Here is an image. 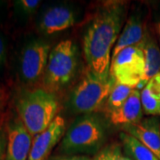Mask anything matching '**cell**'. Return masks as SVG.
I'll return each mask as SVG.
<instances>
[{
  "label": "cell",
  "instance_id": "52a82bcc",
  "mask_svg": "<svg viewBox=\"0 0 160 160\" xmlns=\"http://www.w3.org/2000/svg\"><path fill=\"white\" fill-rule=\"evenodd\" d=\"M51 46L43 39H32L23 46L19 62L22 79L26 84H35L44 77Z\"/></svg>",
  "mask_w": 160,
  "mask_h": 160
},
{
  "label": "cell",
  "instance_id": "9a60e30c",
  "mask_svg": "<svg viewBox=\"0 0 160 160\" xmlns=\"http://www.w3.org/2000/svg\"><path fill=\"white\" fill-rule=\"evenodd\" d=\"M140 46L142 49L145 58V83H147L151 78L160 73V46L149 30H147L145 38Z\"/></svg>",
  "mask_w": 160,
  "mask_h": 160
},
{
  "label": "cell",
  "instance_id": "3957f363",
  "mask_svg": "<svg viewBox=\"0 0 160 160\" xmlns=\"http://www.w3.org/2000/svg\"><path fill=\"white\" fill-rule=\"evenodd\" d=\"M116 80L109 72L97 74L88 66L69 98V107L76 114H93L103 109Z\"/></svg>",
  "mask_w": 160,
  "mask_h": 160
},
{
  "label": "cell",
  "instance_id": "e0dca14e",
  "mask_svg": "<svg viewBox=\"0 0 160 160\" xmlns=\"http://www.w3.org/2000/svg\"><path fill=\"white\" fill-rule=\"evenodd\" d=\"M132 91V88L131 87H128L116 82V85L110 92L102 109L109 115L115 110L118 109L126 102V100L130 96Z\"/></svg>",
  "mask_w": 160,
  "mask_h": 160
},
{
  "label": "cell",
  "instance_id": "7c38bea8",
  "mask_svg": "<svg viewBox=\"0 0 160 160\" xmlns=\"http://www.w3.org/2000/svg\"><path fill=\"white\" fill-rule=\"evenodd\" d=\"M142 16L138 13L132 14L126 21L112 51L111 59L127 47L141 46L147 33Z\"/></svg>",
  "mask_w": 160,
  "mask_h": 160
},
{
  "label": "cell",
  "instance_id": "7402d4cb",
  "mask_svg": "<svg viewBox=\"0 0 160 160\" xmlns=\"http://www.w3.org/2000/svg\"><path fill=\"white\" fill-rule=\"evenodd\" d=\"M5 138L3 132L0 130V160L6 159V153H5Z\"/></svg>",
  "mask_w": 160,
  "mask_h": 160
},
{
  "label": "cell",
  "instance_id": "ba28073f",
  "mask_svg": "<svg viewBox=\"0 0 160 160\" xmlns=\"http://www.w3.org/2000/svg\"><path fill=\"white\" fill-rule=\"evenodd\" d=\"M77 19V12L72 6L65 4L53 5L41 14L38 29L45 35L56 34L73 27Z\"/></svg>",
  "mask_w": 160,
  "mask_h": 160
},
{
  "label": "cell",
  "instance_id": "44dd1931",
  "mask_svg": "<svg viewBox=\"0 0 160 160\" xmlns=\"http://www.w3.org/2000/svg\"><path fill=\"white\" fill-rule=\"evenodd\" d=\"M6 58V48L5 40L0 34V67L5 63Z\"/></svg>",
  "mask_w": 160,
  "mask_h": 160
},
{
  "label": "cell",
  "instance_id": "ac0fdd59",
  "mask_svg": "<svg viewBox=\"0 0 160 160\" xmlns=\"http://www.w3.org/2000/svg\"><path fill=\"white\" fill-rule=\"evenodd\" d=\"M92 160H132L122 152L118 144H112L98 152Z\"/></svg>",
  "mask_w": 160,
  "mask_h": 160
},
{
  "label": "cell",
  "instance_id": "8992f818",
  "mask_svg": "<svg viewBox=\"0 0 160 160\" xmlns=\"http://www.w3.org/2000/svg\"><path fill=\"white\" fill-rule=\"evenodd\" d=\"M109 74L117 83L132 89H142L146 85V64L142 47H127L112 58Z\"/></svg>",
  "mask_w": 160,
  "mask_h": 160
},
{
  "label": "cell",
  "instance_id": "5bb4252c",
  "mask_svg": "<svg viewBox=\"0 0 160 160\" xmlns=\"http://www.w3.org/2000/svg\"><path fill=\"white\" fill-rule=\"evenodd\" d=\"M141 98L144 114L160 117V73L146 83L141 91Z\"/></svg>",
  "mask_w": 160,
  "mask_h": 160
},
{
  "label": "cell",
  "instance_id": "603a6c76",
  "mask_svg": "<svg viewBox=\"0 0 160 160\" xmlns=\"http://www.w3.org/2000/svg\"><path fill=\"white\" fill-rule=\"evenodd\" d=\"M155 28L157 30V33L158 35V38H159V43H160V13L158 15V17L156 18V21H155Z\"/></svg>",
  "mask_w": 160,
  "mask_h": 160
},
{
  "label": "cell",
  "instance_id": "9c48e42d",
  "mask_svg": "<svg viewBox=\"0 0 160 160\" xmlns=\"http://www.w3.org/2000/svg\"><path fill=\"white\" fill-rule=\"evenodd\" d=\"M65 121L57 116L46 130L33 137L28 160H48L53 148L64 136Z\"/></svg>",
  "mask_w": 160,
  "mask_h": 160
},
{
  "label": "cell",
  "instance_id": "30bf717a",
  "mask_svg": "<svg viewBox=\"0 0 160 160\" xmlns=\"http://www.w3.org/2000/svg\"><path fill=\"white\" fill-rule=\"evenodd\" d=\"M32 141V135L21 119L12 120L7 129L5 160H28Z\"/></svg>",
  "mask_w": 160,
  "mask_h": 160
},
{
  "label": "cell",
  "instance_id": "8fae6325",
  "mask_svg": "<svg viewBox=\"0 0 160 160\" xmlns=\"http://www.w3.org/2000/svg\"><path fill=\"white\" fill-rule=\"evenodd\" d=\"M123 132L134 137L150 149L160 160V118H143L136 124L121 127Z\"/></svg>",
  "mask_w": 160,
  "mask_h": 160
},
{
  "label": "cell",
  "instance_id": "4fadbf2b",
  "mask_svg": "<svg viewBox=\"0 0 160 160\" xmlns=\"http://www.w3.org/2000/svg\"><path fill=\"white\" fill-rule=\"evenodd\" d=\"M143 114L141 90L132 89L126 102L109 116L113 125L123 127L140 122L143 118Z\"/></svg>",
  "mask_w": 160,
  "mask_h": 160
},
{
  "label": "cell",
  "instance_id": "7a4b0ae2",
  "mask_svg": "<svg viewBox=\"0 0 160 160\" xmlns=\"http://www.w3.org/2000/svg\"><path fill=\"white\" fill-rule=\"evenodd\" d=\"M58 106L55 93L45 88L23 92L16 102L19 118L32 137L51 125L57 117Z\"/></svg>",
  "mask_w": 160,
  "mask_h": 160
},
{
  "label": "cell",
  "instance_id": "d6986e66",
  "mask_svg": "<svg viewBox=\"0 0 160 160\" xmlns=\"http://www.w3.org/2000/svg\"><path fill=\"white\" fill-rule=\"evenodd\" d=\"M15 6L21 14L29 16L33 14L35 12L41 5V1L39 0H19L15 1Z\"/></svg>",
  "mask_w": 160,
  "mask_h": 160
},
{
  "label": "cell",
  "instance_id": "ffe728a7",
  "mask_svg": "<svg viewBox=\"0 0 160 160\" xmlns=\"http://www.w3.org/2000/svg\"><path fill=\"white\" fill-rule=\"evenodd\" d=\"M48 160H92L86 155H61L52 157Z\"/></svg>",
  "mask_w": 160,
  "mask_h": 160
},
{
  "label": "cell",
  "instance_id": "2e32d148",
  "mask_svg": "<svg viewBox=\"0 0 160 160\" xmlns=\"http://www.w3.org/2000/svg\"><path fill=\"white\" fill-rule=\"evenodd\" d=\"M119 137L125 154L132 160H159L150 149L130 134L121 132Z\"/></svg>",
  "mask_w": 160,
  "mask_h": 160
},
{
  "label": "cell",
  "instance_id": "6da1fadb",
  "mask_svg": "<svg viewBox=\"0 0 160 160\" xmlns=\"http://www.w3.org/2000/svg\"><path fill=\"white\" fill-rule=\"evenodd\" d=\"M126 6L113 2L102 7L89 23L83 37L87 66L97 74L109 72L112 51L126 18Z\"/></svg>",
  "mask_w": 160,
  "mask_h": 160
},
{
  "label": "cell",
  "instance_id": "5b68a950",
  "mask_svg": "<svg viewBox=\"0 0 160 160\" xmlns=\"http://www.w3.org/2000/svg\"><path fill=\"white\" fill-rule=\"evenodd\" d=\"M78 65V47L71 40H62L50 52L43 77L44 88L55 92L66 87L74 78Z\"/></svg>",
  "mask_w": 160,
  "mask_h": 160
},
{
  "label": "cell",
  "instance_id": "277c9868",
  "mask_svg": "<svg viewBox=\"0 0 160 160\" xmlns=\"http://www.w3.org/2000/svg\"><path fill=\"white\" fill-rule=\"evenodd\" d=\"M106 138V128L100 117L83 115L69 126L60 144L62 155L90 154L98 151Z\"/></svg>",
  "mask_w": 160,
  "mask_h": 160
}]
</instances>
